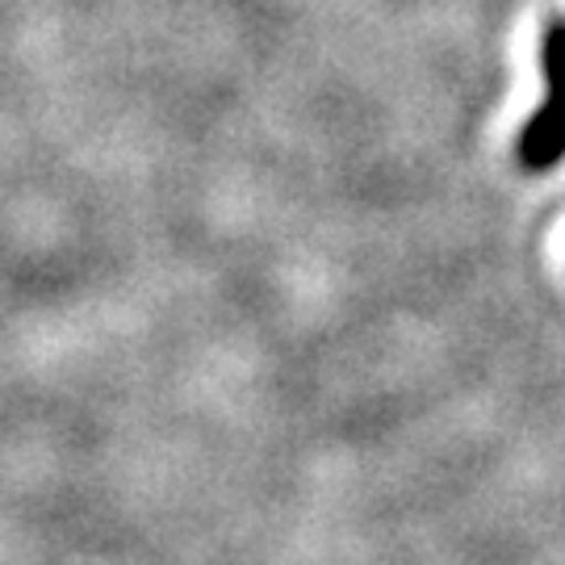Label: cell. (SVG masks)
I'll list each match as a JSON object with an SVG mask.
<instances>
[{"label":"cell","mask_w":565,"mask_h":565,"mask_svg":"<svg viewBox=\"0 0 565 565\" xmlns=\"http://www.w3.org/2000/svg\"><path fill=\"white\" fill-rule=\"evenodd\" d=\"M541 63H545V102L520 135V163L527 172H545L565 160V21L545 25Z\"/></svg>","instance_id":"obj_1"}]
</instances>
